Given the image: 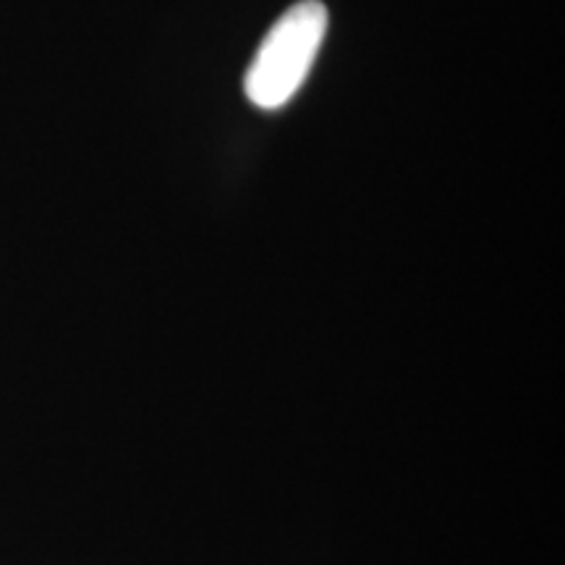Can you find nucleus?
Listing matches in <instances>:
<instances>
[{
    "mask_svg": "<svg viewBox=\"0 0 565 565\" xmlns=\"http://www.w3.org/2000/svg\"><path fill=\"white\" fill-rule=\"evenodd\" d=\"M328 9L320 0H299L275 21L246 68L244 92L259 110H280L303 87L328 34Z\"/></svg>",
    "mask_w": 565,
    "mask_h": 565,
    "instance_id": "nucleus-1",
    "label": "nucleus"
}]
</instances>
